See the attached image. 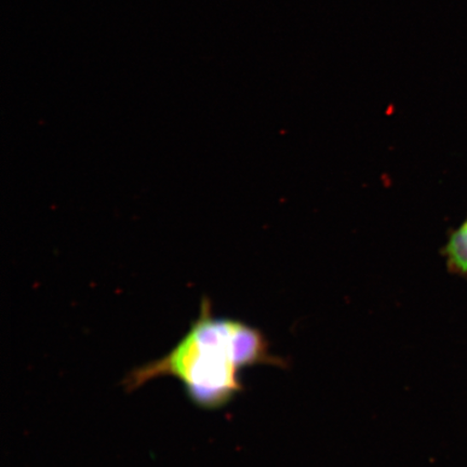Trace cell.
Here are the masks:
<instances>
[{
  "label": "cell",
  "mask_w": 467,
  "mask_h": 467,
  "mask_svg": "<svg viewBox=\"0 0 467 467\" xmlns=\"http://www.w3.org/2000/svg\"><path fill=\"white\" fill-rule=\"evenodd\" d=\"M442 254L449 271L467 279V219L451 233Z\"/></svg>",
  "instance_id": "obj_2"
},
{
  "label": "cell",
  "mask_w": 467,
  "mask_h": 467,
  "mask_svg": "<svg viewBox=\"0 0 467 467\" xmlns=\"http://www.w3.org/2000/svg\"><path fill=\"white\" fill-rule=\"evenodd\" d=\"M271 353L266 337L242 321L214 317L212 305L203 300L201 314L171 352L136 368L124 379L127 390L151 379L173 377L182 382L197 407H223L242 392L238 371L255 365L283 367Z\"/></svg>",
  "instance_id": "obj_1"
}]
</instances>
